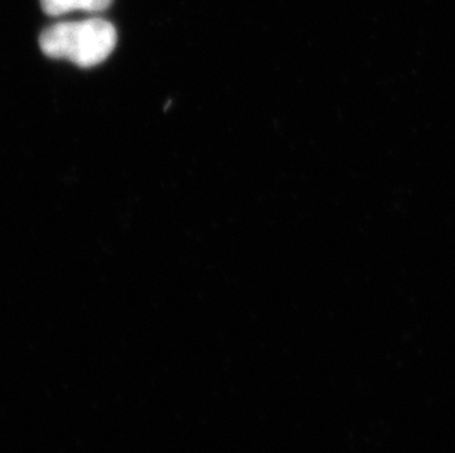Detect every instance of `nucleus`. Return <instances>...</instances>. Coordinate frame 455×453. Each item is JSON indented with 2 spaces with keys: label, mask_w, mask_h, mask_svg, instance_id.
<instances>
[{
  "label": "nucleus",
  "mask_w": 455,
  "mask_h": 453,
  "mask_svg": "<svg viewBox=\"0 0 455 453\" xmlns=\"http://www.w3.org/2000/svg\"><path fill=\"white\" fill-rule=\"evenodd\" d=\"M44 55L92 68L108 60L116 44V27L102 18L60 22L49 27L39 40Z\"/></svg>",
  "instance_id": "f257e3e1"
},
{
  "label": "nucleus",
  "mask_w": 455,
  "mask_h": 453,
  "mask_svg": "<svg viewBox=\"0 0 455 453\" xmlns=\"http://www.w3.org/2000/svg\"><path fill=\"white\" fill-rule=\"evenodd\" d=\"M44 12L52 17L84 11V12H102L111 4L112 0H40Z\"/></svg>",
  "instance_id": "f03ea898"
}]
</instances>
